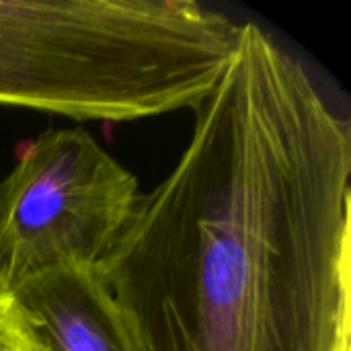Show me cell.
<instances>
[{"mask_svg": "<svg viewBox=\"0 0 351 351\" xmlns=\"http://www.w3.org/2000/svg\"><path fill=\"white\" fill-rule=\"evenodd\" d=\"M193 134L95 269L125 351H351V130L241 27Z\"/></svg>", "mask_w": 351, "mask_h": 351, "instance_id": "obj_1", "label": "cell"}, {"mask_svg": "<svg viewBox=\"0 0 351 351\" xmlns=\"http://www.w3.org/2000/svg\"><path fill=\"white\" fill-rule=\"evenodd\" d=\"M10 292L37 317L53 351H125L95 269L58 267Z\"/></svg>", "mask_w": 351, "mask_h": 351, "instance_id": "obj_4", "label": "cell"}, {"mask_svg": "<svg viewBox=\"0 0 351 351\" xmlns=\"http://www.w3.org/2000/svg\"><path fill=\"white\" fill-rule=\"evenodd\" d=\"M0 351H53L37 317L10 290H0Z\"/></svg>", "mask_w": 351, "mask_h": 351, "instance_id": "obj_5", "label": "cell"}, {"mask_svg": "<svg viewBox=\"0 0 351 351\" xmlns=\"http://www.w3.org/2000/svg\"><path fill=\"white\" fill-rule=\"evenodd\" d=\"M136 177L78 128L27 142L0 181L4 290L58 267L97 269L125 228Z\"/></svg>", "mask_w": 351, "mask_h": 351, "instance_id": "obj_3", "label": "cell"}, {"mask_svg": "<svg viewBox=\"0 0 351 351\" xmlns=\"http://www.w3.org/2000/svg\"><path fill=\"white\" fill-rule=\"evenodd\" d=\"M0 290H4V282H2V274H0Z\"/></svg>", "mask_w": 351, "mask_h": 351, "instance_id": "obj_6", "label": "cell"}, {"mask_svg": "<svg viewBox=\"0 0 351 351\" xmlns=\"http://www.w3.org/2000/svg\"><path fill=\"white\" fill-rule=\"evenodd\" d=\"M241 27L193 0H0V105L107 123L195 109Z\"/></svg>", "mask_w": 351, "mask_h": 351, "instance_id": "obj_2", "label": "cell"}]
</instances>
